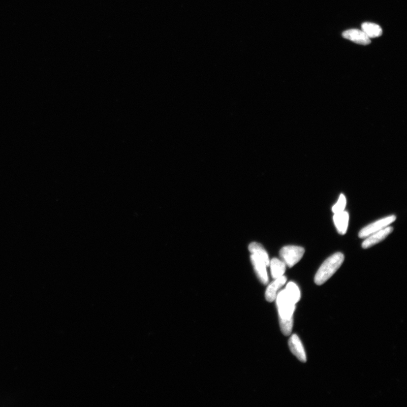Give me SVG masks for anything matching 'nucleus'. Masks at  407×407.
I'll return each instance as SVG.
<instances>
[{
    "label": "nucleus",
    "mask_w": 407,
    "mask_h": 407,
    "mask_svg": "<svg viewBox=\"0 0 407 407\" xmlns=\"http://www.w3.org/2000/svg\"><path fill=\"white\" fill-rule=\"evenodd\" d=\"M287 281L286 277L283 276L275 281L268 287L265 292V298L266 300L269 302H273L276 299L277 292Z\"/></svg>",
    "instance_id": "nucleus-9"
},
{
    "label": "nucleus",
    "mask_w": 407,
    "mask_h": 407,
    "mask_svg": "<svg viewBox=\"0 0 407 407\" xmlns=\"http://www.w3.org/2000/svg\"><path fill=\"white\" fill-rule=\"evenodd\" d=\"M291 351L302 362L305 363L307 356L302 342L296 335H293L288 342Z\"/></svg>",
    "instance_id": "nucleus-8"
},
{
    "label": "nucleus",
    "mask_w": 407,
    "mask_h": 407,
    "mask_svg": "<svg viewBox=\"0 0 407 407\" xmlns=\"http://www.w3.org/2000/svg\"><path fill=\"white\" fill-rule=\"evenodd\" d=\"M333 220L338 233L341 235H344L347 232L348 226V213L344 211L335 214L333 216Z\"/></svg>",
    "instance_id": "nucleus-10"
},
{
    "label": "nucleus",
    "mask_w": 407,
    "mask_h": 407,
    "mask_svg": "<svg viewBox=\"0 0 407 407\" xmlns=\"http://www.w3.org/2000/svg\"><path fill=\"white\" fill-rule=\"evenodd\" d=\"M344 260V254L341 252L334 253L327 258L314 277L315 283L320 286L325 283L340 269Z\"/></svg>",
    "instance_id": "nucleus-2"
},
{
    "label": "nucleus",
    "mask_w": 407,
    "mask_h": 407,
    "mask_svg": "<svg viewBox=\"0 0 407 407\" xmlns=\"http://www.w3.org/2000/svg\"><path fill=\"white\" fill-rule=\"evenodd\" d=\"M250 260L253 264L254 271L256 273L258 279L262 283L266 284L268 283L269 279L266 267L267 265L261 258L255 254H252L250 256Z\"/></svg>",
    "instance_id": "nucleus-6"
},
{
    "label": "nucleus",
    "mask_w": 407,
    "mask_h": 407,
    "mask_svg": "<svg viewBox=\"0 0 407 407\" xmlns=\"http://www.w3.org/2000/svg\"><path fill=\"white\" fill-rule=\"evenodd\" d=\"M393 231V228L389 226L384 228V229L381 230L372 234L366 238V240L362 243L363 248L364 249H367L382 242Z\"/></svg>",
    "instance_id": "nucleus-5"
},
{
    "label": "nucleus",
    "mask_w": 407,
    "mask_h": 407,
    "mask_svg": "<svg viewBox=\"0 0 407 407\" xmlns=\"http://www.w3.org/2000/svg\"><path fill=\"white\" fill-rule=\"evenodd\" d=\"M305 250L302 247L287 246L281 250L280 254L284 263L291 268L302 259Z\"/></svg>",
    "instance_id": "nucleus-3"
},
{
    "label": "nucleus",
    "mask_w": 407,
    "mask_h": 407,
    "mask_svg": "<svg viewBox=\"0 0 407 407\" xmlns=\"http://www.w3.org/2000/svg\"><path fill=\"white\" fill-rule=\"evenodd\" d=\"M269 265L271 266V274L274 279H277L284 275L286 271V265L283 261L280 260L279 258H273L270 261Z\"/></svg>",
    "instance_id": "nucleus-11"
},
{
    "label": "nucleus",
    "mask_w": 407,
    "mask_h": 407,
    "mask_svg": "<svg viewBox=\"0 0 407 407\" xmlns=\"http://www.w3.org/2000/svg\"><path fill=\"white\" fill-rule=\"evenodd\" d=\"M346 204H347V201H346L345 196L344 194H341L337 203L332 207L334 214L345 211Z\"/></svg>",
    "instance_id": "nucleus-15"
},
{
    "label": "nucleus",
    "mask_w": 407,
    "mask_h": 407,
    "mask_svg": "<svg viewBox=\"0 0 407 407\" xmlns=\"http://www.w3.org/2000/svg\"><path fill=\"white\" fill-rule=\"evenodd\" d=\"M396 219V216L391 215L368 224L360 231L359 238H366L372 234L383 229L384 228L390 226V224L393 223Z\"/></svg>",
    "instance_id": "nucleus-4"
},
{
    "label": "nucleus",
    "mask_w": 407,
    "mask_h": 407,
    "mask_svg": "<svg viewBox=\"0 0 407 407\" xmlns=\"http://www.w3.org/2000/svg\"><path fill=\"white\" fill-rule=\"evenodd\" d=\"M361 28H362V31L370 39L381 36L382 34L381 27L374 23L365 22L361 25Z\"/></svg>",
    "instance_id": "nucleus-12"
},
{
    "label": "nucleus",
    "mask_w": 407,
    "mask_h": 407,
    "mask_svg": "<svg viewBox=\"0 0 407 407\" xmlns=\"http://www.w3.org/2000/svg\"><path fill=\"white\" fill-rule=\"evenodd\" d=\"M285 291L290 298L295 304L297 303L300 299V291L297 285L295 283L289 282L284 289Z\"/></svg>",
    "instance_id": "nucleus-14"
},
{
    "label": "nucleus",
    "mask_w": 407,
    "mask_h": 407,
    "mask_svg": "<svg viewBox=\"0 0 407 407\" xmlns=\"http://www.w3.org/2000/svg\"><path fill=\"white\" fill-rule=\"evenodd\" d=\"M342 36L345 39L351 40L354 43L367 45L371 44V41L366 33L363 31L357 29L347 30L342 33Z\"/></svg>",
    "instance_id": "nucleus-7"
},
{
    "label": "nucleus",
    "mask_w": 407,
    "mask_h": 407,
    "mask_svg": "<svg viewBox=\"0 0 407 407\" xmlns=\"http://www.w3.org/2000/svg\"><path fill=\"white\" fill-rule=\"evenodd\" d=\"M249 250L252 254L259 257L263 260L266 265L269 266L270 260L267 252L260 243L253 242L249 246Z\"/></svg>",
    "instance_id": "nucleus-13"
},
{
    "label": "nucleus",
    "mask_w": 407,
    "mask_h": 407,
    "mask_svg": "<svg viewBox=\"0 0 407 407\" xmlns=\"http://www.w3.org/2000/svg\"><path fill=\"white\" fill-rule=\"evenodd\" d=\"M276 300L281 330L284 336H289L292 330L293 314L296 304L289 297L284 290L279 292Z\"/></svg>",
    "instance_id": "nucleus-1"
}]
</instances>
